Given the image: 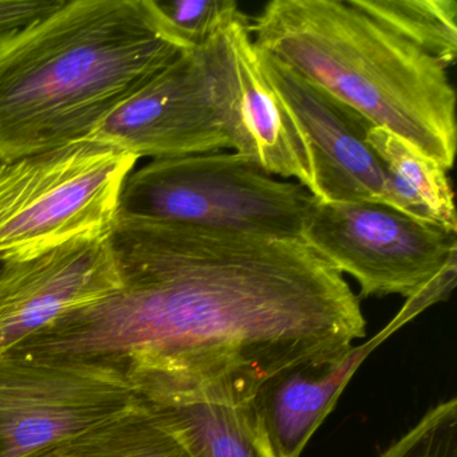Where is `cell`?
Returning a JSON list of instances; mask_svg holds the SVG:
<instances>
[{
	"label": "cell",
	"instance_id": "obj_17",
	"mask_svg": "<svg viewBox=\"0 0 457 457\" xmlns=\"http://www.w3.org/2000/svg\"><path fill=\"white\" fill-rule=\"evenodd\" d=\"M162 30L184 50H204L237 21L245 20L235 0H149Z\"/></svg>",
	"mask_w": 457,
	"mask_h": 457
},
{
	"label": "cell",
	"instance_id": "obj_9",
	"mask_svg": "<svg viewBox=\"0 0 457 457\" xmlns=\"http://www.w3.org/2000/svg\"><path fill=\"white\" fill-rule=\"evenodd\" d=\"M87 140L152 160L229 149L211 98L204 50H186Z\"/></svg>",
	"mask_w": 457,
	"mask_h": 457
},
{
	"label": "cell",
	"instance_id": "obj_5",
	"mask_svg": "<svg viewBox=\"0 0 457 457\" xmlns=\"http://www.w3.org/2000/svg\"><path fill=\"white\" fill-rule=\"evenodd\" d=\"M315 197L237 152L152 160L133 170L119 215L275 239H302Z\"/></svg>",
	"mask_w": 457,
	"mask_h": 457
},
{
	"label": "cell",
	"instance_id": "obj_13",
	"mask_svg": "<svg viewBox=\"0 0 457 457\" xmlns=\"http://www.w3.org/2000/svg\"><path fill=\"white\" fill-rule=\"evenodd\" d=\"M141 400L180 435L194 457H277L253 400L216 392Z\"/></svg>",
	"mask_w": 457,
	"mask_h": 457
},
{
	"label": "cell",
	"instance_id": "obj_20",
	"mask_svg": "<svg viewBox=\"0 0 457 457\" xmlns=\"http://www.w3.org/2000/svg\"><path fill=\"white\" fill-rule=\"evenodd\" d=\"M7 37H9V36H7ZM4 38H6V37H4V38H0V41H2V39H4Z\"/></svg>",
	"mask_w": 457,
	"mask_h": 457
},
{
	"label": "cell",
	"instance_id": "obj_11",
	"mask_svg": "<svg viewBox=\"0 0 457 457\" xmlns=\"http://www.w3.org/2000/svg\"><path fill=\"white\" fill-rule=\"evenodd\" d=\"M121 286L111 239L85 240L0 263V354Z\"/></svg>",
	"mask_w": 457,
	"mask_h": 457
},
{
	"label": "cell",
	"instance_id": "obj_14",
	"mask_svg": "<svg viewBox=\"0 0 457 457\" xmlns=\"http://www.w3.org/2000/svg\"><path fill=\"white\" fill-rule=\"evenodd\" d=\"M368 143L385 168V204L416 220L457 232L448 170L408 141L381 128L369 130Z\"/></svg>",
	"mask_w": 457,
	"mask_h": 457
},
{
	"label": "cell",
	"instance_id": "obj_10",
	"mask_svg": "<svg viewBox=\"0 0 457 457\" xmlns=\"http://www.w3.org/2000/svg\"><path fill=\"white\" fill-rule=\"evenodd\" d=\"M259 54L267 79L287 104L309 141L315 199L385 204V168L368 143L374 125L271 55L261 50Z\"/></svg>",
	"mask_w": 457,
	"mask_h": 457
},
{
	"label": "cell",
	"instance_id": "obj_15",
	"mask_svg": "<svg viewBox=\"0 0 457 457\" xmlns=\"http://www.w3.org/2000/svg\"><path fill=\"white\" fill-rule=\"evenodd\" d=\"M28 457H194L178 432L143 400L113 419Z\"/></svg>",
	"mask_w": 457,
	"mask_h": 457
},
{
	"label": "cell",
	"instance_id": "obj_18",
	"mask_svg": "<svg viewBox=\"0 0 457 457\" xmlns=\"http://www.w3.org/2000/svg\"><path fill=\"white\" fill-rule=\"evenodd\" d=\"M66 0H0V38L29 28L53 14Z\"/></svg>",
	"mask_w": 457,
	"mask_h": 457
},
{
	"label": "cell",
	"instance_id": "obj_2",
	"mask_svg": "<svg viewBox=\"0 0 457 457\" xmlns=\"http://www.w3.org/2000/svg\"><path fill=\"white\" fill-rule=\"evenodd\" d=\"M183 52L149 0H66L0 41V162L87 140Z\"/></svg>",
	"mask_w": 457,
	"mask_h": 457
},
{
	"label": "cell",
	"instance_id": "obj_8",
	"mask_svg": "<svg viewBox=\"0 0 457 457\" xmlns=\"http://www.w3.org/2000/svg\"><path fill=\"white\" fill-rule=\"evenodd\" d=\"M250 23L248 18L232 23L204 49L216 114L229 149L275 178L293 179L314 196V160L309 141L267 79Z\"/></svg>",
	"mask_w": 457,
	"mask_h": 457
},
{
	"label": "cell",
	"instance_id": "obj_19",
	"mask_svg": "<svg viewBox=\"0 0 457 457\" xmlns=\"http://www.w3.org/2000/svg\"><path fill=\"white\" fill-rule=\"evenodd\" d=\"M377 457H443L430 452L417 451V449H395V451L384 452Z\"/></svg>",
	"mask_w": 457,
	"mask_h": 457
},
{
	"label": "cell",
	"instance_id": "obj_3",
	"mask_svg": "<svg viewBox=\"0 0 457 457\" xmlns=\"http://www.w3.org/2000/svg\"><path fill=\"white\" fill-rule=\"evenodd\" d=\"M250 31L262 53L446 170L453 168L456 92L448 68L355 0H272Z\"/></svg>",
	"mask_w": 457,
	"mask_h": 457
},
{
	"label": "cell",
	"instance_id": "obj_1",
	"mask_svg": "<svg viewBox=\"0 0 457 457\" xmlns=\"http://www.w3.org/2000/svg\"><path fill=\"white\" fill-rule=\"evenodd\" d=\"M121 286L12 347L103 369L137 397L251 400L275 374L366 336L345 280L303 239L117 216Z\"/></svg>",
	"mask_w": 457,
	"mask_h": 457
},
{
	"label": "cell",
	"instance_id": "obj_12",
	"mask_svg": "<svg viewBox=\"0 0 457 457\" xmlns=\"http://www.w3.org/2000/svg\"><path fill=\"white\" fill-rule=\"evenodd\" d=\"M403 328L393 320L381 333L336 357L286 369L264 382L253 398L277 457H301L315 430L365 358Z\"/></svg>",
	"mask_w": 457,
	"mask_h": 457
},
{
	"label": "cell",
	"instance_id": "obj_6",
	"mask_svg": "<svg viewBox=\"0 0 457 457\" xmlns=\"http://www.w3.org/2000/svg\"><path fill=\"white\" fill-rule=\"evenodd\" d=\"M302 239L337 271L354 278L362 298L409 299L457 271V232L382 203L315 199Z\"/></svg>",
	"mask_w": 457,
	"mask_h": 457
},
{
	"label": "cell",
	"instance_id": "obj_4",
	"mask_svg": "<svg viewBox=\"0 0 457 457\" xmlns=\"http://www.w3.org/2000/svg\"><path fill=\"white\" fill-rule=\"evenodd\" d=\"M138 157L84 140L0 162V263L111 237Z\"/></svg>",
	"mask_w": 457,
	"mask_h": 457
},
{
	"label": "cell",
	"instance_id": "obj_16",
	"mask_svg": "<svg viewBox=\"0 0 457 457\" xmlns=\"http://www.w3.org/2000/svg\"><path fill=\"white\" fill-rule=\"evenodd\" d=\"M366 14L419 46L446 68L457 57L454 0H355Z\"/></svg>",
	"mask_w": 457,
	"mask_h": 457
},
{
	"label": "cell",
	"instance_id": "obj_7",
	"mask_svg": "<svg viewBox=\"0 0 457 457\" xmlns=\"http://www.w3.org/2000/svg\"><path fill=\"white\" fill-rule=\"evenodd\" d=\"M138 400L103 369L10 350L0 354V457H28Z\"/></svg>",
	"mask_w": 457,
	"mask_h": 457
}]
</instances>
